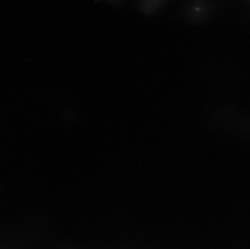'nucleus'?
Returning a JSON list of instances; mask_svg holds the SVG:
<instances>
[{
    "mask_svg": "<svg viewBox=\"0 0 250 249\" xmlns=\"http://www.w3.org/2000/svg\"><path fill=\"white\" fill-rule=\"evenodd\" d=\"M166 2V0H139L138 8L142 14L151 16L157 13Z\"/></svg>",
    "mask_w": 250,
    "mask_h": 249,
    "instance_id": "1",
    "label": "nucleus"
}]
</instances>
